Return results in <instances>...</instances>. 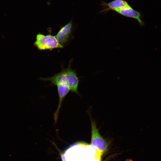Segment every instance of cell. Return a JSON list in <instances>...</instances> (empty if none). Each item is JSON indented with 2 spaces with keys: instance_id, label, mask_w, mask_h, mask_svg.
<instances>
[{
  "instance_id": "cell-5",
  "label": "cell",
  "mask_w": 161,
  "mask_h": 161,
  "mask_svg": "<svg viewBox=\"0 0 161 161\" xmlns=\"http://www.w3.org/2000/svg\"><path fill=\"white\" fill-rule=\"evenodd\" d=\"M101 5L103 7V9L100 13L107 12L109 10L115 11L130 6L126 0H114L109 3L102 1Z\"/></svg>"
},
{
  "instance_id": "cell-3",
  "label": "cell",
  "mask_w": 161,
  "mask_h": 161,
  "mask_svg": "<svg viewBox=\"0 0 161 161\" xmlns=\"http://www.w3.org/2000/svg\"><path fill=\"white\" fill-rule=\"evenodd\" d=\"M34 45L39 50L48 49L51 50L55 48H63V45L58 41L55 36L49 34L45 35L40 33L36 37Z\"/></svg>"
},
{
  "instance_id": "cell-4",
  "label": "cell",
  "mask_w": 161,
  "mask_h": 161,
  "mask_svg": "<svg viewBox=\"0 0 161 161\" xmlns=\"http://www.w3.org/2000/svg\"><path fill=\"white\" fill-rule=\"evenodd\" d=\"M115 11L123 16L137 20L140 27L144 25V23L142 20L143 16L140 13L134 9L131 6L116 10Z\"/></svg>"
},
{
  "instance_id": "cell-7",
  "label": "cell",
  "mask_w": 161,
  "mask_h": 161,
  "mask_svg": "<svg viewBox=\"0 0 161 161\" xmlns=\"http://www.w3.org/2000/svg\"><path fill=\"white\" fill-rule=\"evenodd\" d=\"M56 86L59 96V102L57 108L53 114L55 125L57 122L59 111L62 107L63 100L70 91L69 88L66 86L61 85H58Z\"/></svg>"
},
{
  "instance_id": "cell-1",
  "label": "cell",
  "mask_w": 161,
  "mask_h": 161,
  "mask_svg": "<svg viewBox=\"0 0 161 161\" xmlns=\"http://www.w3.org/2000/svg\"><path fill=\"white\" fill-rule=\"evenodd\" d=\"M71 61L68 67L63 69L59 72L52 77L47 78H40V79L44 81H50V85L57 86L61 85L68 87L70 91L79 95L78 91L79 79L74 70L71 68Z\"/></svg>"
},
{
  "instance_id": "cell-6",
  "label": "cell",
  "mask_w": 161,
  "mask_h": 161,
  "mask_svg": "<svg viewBox=\"0 0 161 161\" xmlns=\"http://www.w3.org/2000/svg\"><path fill=\"white\" fill-rule=\"evenodd\" d=\"M72 27V20H71L67 24L60 30L55 36L58 42L63 45L68 40L71 33Z\"/></svg>"
},
{
  "instance_id": "cell-2",
  "label": "cell",
  "mask_w": 161,
  "mask_h": 161,
  "mask_svg": "<svg viewBox=\"0 0 161 161\" xmlns=\"http://www.w3.org/2000/svg\"><path fill=\"white\" fill-rule=\"evenodd\" d=\"M88 113L90 117L91 126V145L100 155H102L107 151L108 143L100 134L95 121L92 119L90 112L89 111Z\"/></svg>"
}]
</instances>
